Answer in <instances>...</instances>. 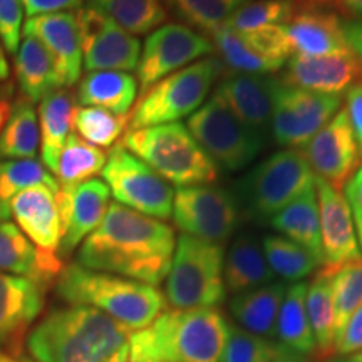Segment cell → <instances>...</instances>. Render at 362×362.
Wrapping results in <instances>:
<instances>
[{"mask_svg": "<svg viewBox=\"0 0 362 362\" xmlns=\"http://www.w3.org/2000/svg\"><path fill=\"white\" fill-rule=\"evenodd\" d=\"M175 245V230L168 223L115 202L81 243L78 264L158 287L168 275Z\"/></svg>", "mask_w": 362, "mask_h": 362, "instance_id": "1", "label": "cell"}, {"mask_svg": "<svg viewBox=\"0 0 362 362\" xmlns=\"http://www.w3.org/2000/svg\"><path fill=\"white\" fill-rule=\"evenodd\" d=\"M131 330L84 305L52 309L29 330L34 362H128Z\"/></svg>", "mask_w": 362, "mask_h": 362, "instance_id": "2", "label": "cell"}, {"mask_svg": "<svg viewBox=\"0 0 362 362\" xmlns=\"http://www.w3.org/2000/svg\"><path fill=\"white\" fill-rule=\"evenodd\" d=\"M228 330L215 307L165 310L131 332L128 362H220Z\"/></svg>", "mask_w": 362, "mask_h": 362, "instance_id": "3", "label": "cell"}, {"mask_svg": "<svg viewBox=\"0 0 362 362\" xmlns=\"http://www.w3.org/2000/svg\"><path fill=\"white\" fill-rule=\"evenodd\" d=\"M56 292L69 305L101 310L131 332L148 327L166 310V298L155 285L86 269L78 262L64 265Z\"/></svg>", "mask_w": 362, "mask_h": 362, "instance_id": "4", "label": "cell"}, {"mask_svg": "<svg viewBox=\"0 0 362 362\" xmlns=\"http://www.w3.org/2000/svg\"><path fill=\"white\" fill-rule=\"evenodd\" d=\"M123 146L178 188L211 185L218 178V166L181 123L129 129Z\"/></svg>", "mask_w": 362, "mask_h": 362, "instance_id": "5", "label": "cell"}, {"mask_svg": "<svg viewBox=\"0 0 362 362\" xmlns=\"http://www.w3.org/2000/svg\"><path fill=\"white\" fill-rule=\"evenodd\" d=\"M223 74L220 59L208 56L158 81L144 90L129 112V129L180 123L200 110Z\"/></svg>", "mask_w": 362, "mask_h": 362, "instance_id": "6", "label": "cell"}, {"mask_svg": "<svg viewBox=\"0 0 362 362\" xmlns=\"http://www.w3.org/2000/svg\"><path fill=\"white\" fill-rule=\"evenodd\" d=\"M223 245L181 233L166 275V302L173 309H205L225 300Z\"/></svg>", "mask_w": 362, "mask_h": 362, "instance_id": "7", "label": "cell"}, {"mask_svg": "<svg viewBox=\"0 0 362 362\" xmlns=\"http://www.w3.org/2000/svg\"><path fill=\"white\" fill-rule=\"evenodd\" d=\"M185 126L211 161L228 171L247 168L265 146V136L240 121L218 90Z\"/></svg>", "mask_w": 362, "mask_h": 362, "instance_id": "8", "label": "cell"}, {"mask_svg": "<svg viewBox=\"0 0 362 362\" xmlns=\"http://www.w3.org/2000/svg\"><path fill=\"white\" fill-rule=\"evenodd\" d=\"M315 185L300 149H280L240 180V197L257 218L270 220Z\"/></svg>", "mask_w": 362, "mask_h": 362, "instance_id": "9", "label": "cell"}, {"mask_svg": "<svg viewBox=\"0 0 362 362\" xmlns=\"http://www.w3.org/2000/svg\"><path fill=\"white\" fill-rule=\"evenodd\" d=\"M101 175L116 203L151 218H171L173 188L123 144L111 149Z\"/></svg>", "mask_w": 362, "mask_h": 362, "instance_id": "10", "label": "cell"}, {"mask_svg": "<svg viewBox=\"0 0 362 362\" xmlns=\"http://www.w3.org/2000/svg\"><path fill=\"white\" fill-rule=\"evenodd\" d=\"M342 98L312 93L275 78L270 129L282 149H302L337 115Z\"/></svg>", "mask_w": 362, "mask_h": 362, "instance_id": "11", "label": "cell"}, {"mask_svg": "<svg viewBox=\"0 0 362 362\" xmlns=\"http://www.w3.org/2000/svg\"><path fill=\"white\" fill-rule=\"evenodd\" d=\"M214 51L211 40L189 25L163 24L148 35L139 54L136 67L139 93L143 94L166 76L211 56Z\"/></svg>", "mask_w": 362, "mask_h": 362, "instance_id": "12", "label": "cell"}, {"mask_svg": "<svg viewBox=\"0 0 362 362\" xmlns=\"http://www.w3.org/2000/svg\"><path fill=\"white\" fill-rule=\"evenodd\" d=\"M171 216L181 233L223 245L237 230L240 215L228 192L202 185L176 189Z\"/></svg>", "mask_w": 362, "mask_h": 362, "instance_id": "13", "label": "cell"}, {"mask_svg": "<svg viewBox=\"0 0 362 362\" xmlns=\"http://www.w3.org/2000/svg\"><path fill=\"white\" fill-rule=\"evenodd\" d=\"M76 19L86 71H136L141 54L139 39L90 6L79 7Z\"/></svg>", "mask_w": 362, "mask_h": 362, "instance_id": "14", "label": "cell"}, {"mask_svg": "<svg viewBox=\"0 0 362 362\" xmlns=\"http://www.w3.org/2000/svg\"><path fill=\"white\" fill-rule=\"evenodd\" d=\"M315 178L341 189L361 165V151L346 110L339 112L300 149Z\"/></svg>", "mask_w": 362, "mask_h": 362, "instance_id": "15", "label": "cell"}, {"mask_svg": "<svg viewBox=\"0 0 362 362\" xmlns=\"http://www.w3.org/2000/svg\"><path fill=\"white\" fill-rule=\"evenodd\" d=\"M61 216L59 257L66 259L101 223L110 208L111 192L103 180L93 178L74 187H59L56 194Z\"/></svg>", "mask_w": 362, "mask_h": 362, "instance_id": "16", "label": "cell"}, {"mask_svg": "<svg viewBox=\"0 0 362 362\" xmlns=\"http://www.w3.org/2000/svg\"><path fill=\"white\" fill-rule=\"evenodd\" d=\"M42 285L0 272V351L19 356L27 330L45 304Z\"/></svg>", "mask_w": 362, "mask_h": 362, "instance_id": "17", "label": "cell"}, {"mask_svg": "<svg viewBox=\"0 0 362 362\" xmlns=\"http://www.w3.org/2000/svg\"><path fill=\"white\" fill-rule=\"evenodd\" d=\"M315 194L319 203L320 245L322 267H339L361 259L352 211L341 189L327 181L315 178Z\"/></svg>", "mask_w": 362, "mask_h": 362, "instance_id": "18", "label": "cell"}, {"mask_svg": "<svg viewBox=\"0 0 362 362\" xmlns=\"http://www.w3.org/2000/svg\"><path fill=\"white\" fill-rule=\"evenodd\" d=\"M361 74L362 61L352 51L317 57L293 54L280 79L293 88L341 96L359 83Z\"/></svg>", "mask_w": 362, "mask_h": 362, "instance_id": "19", "label": "cell"}, {"mask_svg": "<svg viewBox=\"0 0 362 362\" xmlns=\"http://www.w3.org/2000/svg\"><path fill=\"white\" fill-rule=\"evenodd\" d=\"M344 25L346 21L332 8L304 6L296 0V13L284 24V29L292 56L317 57L351 51Z\"/></svg>", "mask_w": 362, "mask_h": 362, "instance_id": "20", "label": "cell"}, {"mask_svg": "<svg viewBox=\"0 0 362 362\" xmlns=\"http://www.w3.org/2000/svg\"><path fill=\"white\" fill-rule=\"evenodd\" d=\"M22 34L34 35L44 44L54 59L62 88H71L78 83L83 71V51L76 12H54L29 17Z\"/></svg>", "mask_w": 362, "mask_h": 362, "instance_id": "21", "label": "cell"}, {"mask_svg": "<svg viewBox=\"0 0 362 362\" xmlns=\"http://www.w3.org/2000/svg\"><path fill=\"white\" fill-rule=\"evenodd\" d=\"M56 194L57 189L47 185H35L17 193L8 203V216L21 232L40 250L52 253H57L61 245V216Z\"/></svg>", "mask_w": 362, "mask_h": 362, "instance_id": "22", "label": "cell"}, {"mask_svg": "<svg viewBox=\"0 0 362 362\" xmlns=\"http://www.w3.org/2000/svg\"><path fill=\"white\" fill-rule=\"evenodd\" d=\"M64 269L57 253L40 250L11 220L0 218V272L49 288Z\"/></svg>", "mask_w": 362, "mask_h": 362, "instance_id": "23", "label": "cell"}, {"mask_svg": "<svg viewBox=\"0 0 362 362\" xmlns=\"http://www.w3.org/2000/svg\"><path fill=\"white\" fill-rule=\"evenodd\" d=\"M274 89L275 76L225 72L216 90L240 121L257 133L265 134L267 128H270Z\"/></svg>", "mask_w": 362, "mask_h": 362, "instance_id": "24", "label": "cell"}, {"mask_svg": "<svg viewBox=\"0 0 362 362\" xmlns=\"http://www.w3.org/2000/svg\"><path fill=\"white\" fill-rule=\"evenodd\" d=\"M22 35L24 39L13 59L16 83L22 98L29 99L30 103H39L54 90L61 89L62 83L54 59L44 44L30 34Z\"/></svg>", "mask_w": 362, "mask_h": 362, "instance_id": "25", "label": "cell"}, {"mask_svg": "<svg viewBox=\"0 0 362 362\" xmlns=\"http://www.w3.org/2000/svg\"><path fill=\"white\" fill-rule=\"evenodd\" d=\"M138 93V81L129 72L93 71L81 78L76 99L81 106L101 107L112 115L129 116Z\"/></svg>", "mask_w": 362, "mask_h": 362, "instance_id": "26", "label": "cell"}, {"mask_svg": "<svg viewBox=\"0 0 362 362\" xmlns=\"http://www.w3.org/2000/svg\"><path fill=\"white\" fill-rule=\"evenodd\" d=\"M285 292V284L272 282L264 287L235 293L230 300V314L240 329L269 339L275 336V324Z\"/></svg>", "mask_w": 362, "mask_h": 362, "instance_id": "27", "label": "cell"}, {"mask_svg": "<svg viewBox=\"0 0 362 362\" xmlns=\"http://www.w3.org/2000/svg\"><path fill=\"white\" fill-rule=\"evenodd\" d=\"M223 280L226 291L240 293L272 284L270 270L262 250V243L252 235H238L223 260Z\"/></svg>", "mask_w": 362, "mask_h": 362, "instance_id": "28", "label": "cell"}, {"mask_svg": "<svg viewBox=\"0 0 362 362\" xmlns=\"http://www.w3.org/2000/svg\"><path fill=\"white\" fill-rule=\"evenodd\" d=\"M269 221L282 237L307 248L322 264L319 203H317L315 185L302 193L297 200L277 211Z\"/></svg>", "mask_w": 362, "mask_h": 362, "instance_id": "29", "label": "cell"}, {"mask_svg": "<svg viewBox=\"0 0 362 362\" xmlns=\"http://www.w3.org/2000/svg\"><path fill=\"white\" fill-rule=\"evenodd\" d=\"M305 310L315 339V362L334 359V300H332V274L327 267H322L310 284H307Z\"/></svg>", "mask_w": 362, "mask_h": 362, "instance_id": "30", "label": "cell"}, {"mask_svg": "<svg viewBox=\"0 0 362 362\" xmlns=\"http://www.w3.org/2000/svg\"><path fill=\"white\" fill-rule=\"evenodd\" d=\"M74 98L69 89H57L45 96L39 104L37 119L40 133V156L49 171L56 168V161L69 138L72 128Z\"/></svg>", "mask_w": 362, "mask_h": 362, "instance_id": "31", "label": "cell"}, {"mask_svg": "<svg viewBox=\"0 0 362 362\" xmlns=\"http://www.w3.org/2000/svg\"><path fill=\"white\" fill-rule=\"evenodd\" d=\"M305 282H296L287 288L275 324V336L284 349L302 357H314L315 339L305 310Z\"/></svg>", "mask_w": 362, "mask_h": 362, "instance_id": "32", "label": "cell"}, {"mask_svg": "<svg viewBox=\"0 0 362 362\" xmlns=\"http://www.w3.org/2000/svg\"><path fill=\"white\" fill-rule=\"evenodd\" d=\"M39 119L34 103L19 96L0 133V160H33L39 149Z\"/></svg>", "mask_w": 362, "mask_h": 362, "instance_id": "33", "label": "cell"}, {"mask_svg": "<svg viewBox=\"0 0 362 362\" xmlns=\"http://www.w3.org/2000/svg\"><path fill=\"white\" fill-rule=\"evenodd\" d=\"M218 52V59L225 67V72L235 74H274L282 69L270 59L262 56L245 39L243 33H238L228 24L221 25L208 35Z\"/></svg>", "mask_w": 362, "mask_h": 362, "instance_id": "34", "label": "cell"}, {"mask_svg": "<svg viewBox=\"0 0 362 362\" xmlns=\"http://www.w3.org/2000/svg\"><path fill=\"white\" fill-rule=\"evenodd\" d=\"M88 6L98 8L131 35L151 34L168 19L163 0H88Z\"/></svg>", "mask_w": 362, "mask_h": 362, "instance_id": "35", "label": "cell"}, {"mask_svg": "<svg viewBox=\"0 0 362 362\" xmlns=\"http://www.w3.org/2000/svg\"><path fill=\"white\" fill-rule=\"evenodd\" d=\"M106 160L107 155L101 148L86 143L78 134H69L52 173L59 187H74L101 173Z\"/></svg>", "mask_w": 362, "mask_h": 362, "instance_id": "36", "label": "cell"}, {"mask_svg": "<svg viewBox=\"0 0 362 362\" xmlns=\"http://www.w3.org/2000/svg\"><path fill=\"white\" fill-rule=\"evenodd\" d=\"M262 250L274 275H279L287 282H300L314 274L317 267H322L307 248L282 235H265L262 240Z\"/></svg>", "mask_w": 362, "mask_h": 362, "instance_id": "37", "label": "cell"}, {"mask_svg": "<svg viewBox=\"0 0 362 362\" xmlns=\"http://www.w3.org/2000/svg\"><path fill=\"white\" fill-rule=\"evenodd\" d=\"M47 185L59 192V183L39 160H4L0 161V218L8 220V203L17 193Z\"/></svg>", "mask_w": 362, "mask_h": 362, "instance_id": "38", "label": "cell"}, {"mask_svg": "<svg viewBox=\"0 0 362 362\" xmlns=\"http://www.w3.org/2000/svg\"><path fill=\"white\" fill-rule=\"evenodd\" d=\"M129 123L128 116L93 106H76L72 112V128L81 139L98 148L115 146Z\"/></svg>", "mask_w": 362, "mask_h": 362, "instance_id": "39", "label": "cell"}, {"mask_svg": "<svg viewBox=\"0 0 362 362\" xmlns=\"http://www.w3.org/2000/svg\"><path fill=\"white\" fill-rule=\"evenodd\" d=\"M332 274V300H334V327L336 337L352 314L362 305V257L330 269Z\"/></svg>", "mask_w": 362, "mask_h": 362, "instance_id": "40", "label": "cell"}, {"mask_svg": "<svg viewBox=\"0 0 362 362\" xmlns=\"http://www.w3.org/2000/svg\"><path fill=\"white\" fill-rule=\"evenodd\" d=\"M181 19L203 35L228 24L232 16L248 0H168Z\"/></svg>", "mask_w": 362, "mask_h": 362, "instance_id": "41", "label": "cell"}, {"mask_svg": "<svg viewBox=\"0 0 362 362\" xmlns=\"http://www.w3.org/2000/svg\"><path fill=\"white\" fill-rule=\"evenodd\" d=\"M296 13V0H255L245 2L233 13L228 25L238 33H250L269 25H284Z\"/></svg>", "mask_w": 362, "mask_h": 362, "instance_id": "42", "label": "cell"}, {"mask_svg": "<svg viewBox=\"0 0 362 362\" xmlns=\"http://www.w3.org/2000/svg\"><path fill=\"white\" fill-rule=\"evenodd\" d=\"M279 352L280 344L247 332L238 325H230L220 362H274Z\"/></svg>", "mask_w": 362, "mask_h": 362, "instance_id": "43", "label": "cell"}, {"mask_svg": "<svg viewBox=\"0 0 362 362\" xmlns=\"http://www.w3.org/2000/svg\"><path fill=\"white\" fill-rule=\"evenodd\" d=\"M24 25V6L21 0H0V40L8 54H16L21 45Z\"/></svg>", "mask_w": 362, "mask_h": 362, "instance_id": "44", "label": "cell"}, {"mask_svg": "<svg viewBox=\"0 0 362 362\" xmlns=\"http://www.w3.org/2000/svg\"><path fill=\"white\" fill-rule=\"evenodd\" d=\"M362 351V305L357 309L334 342V357L352 356Z\"/></svg>", "mask_w": 362, "mask_h": 362, "instance_id": "45", "label": "cell"}, {"mask_svg": "<svg viewBox=\"0 0 362 362\" xmlns=\"http://www.w3.org/2000/svg\"><path fill=\"white\" fill-rule=\"evenodd\" d=\"M349 117V123L354 133L356 143L359 146L362 156V86L357 83L347 90L346 94V107H344Z\"/></svg>", "mask_w": 362, "mask_h": 362, "instance_id": "46", "label": "cell"}, {"mask_svg": "<svg viewBox=\"0 0 362 362\" xmlns=\"http://www.w3.org/2000/svg\"><path fill=\"white\" fill-rule=\"evenodd\" d=\"M27 16H42V13L64 12L69 8H79L83 0H21Z\"/></svg>", "mask_w": 362, "mask_h": 362, "instance_id": "47", "label": "cell"}, {"mask_svg": "<svg viewBox=\"0 0 362 362\" xmlns=\"http://www.w3.org/2000/svg\"><path fill=\"white\" fill-rule=\"evenodd\" d=\"M344 197L349 203L354 225L362 223V163L359 168L354 171L349 181L344 185Z\"/></svg>", "mask_w": 362, "mask_h": 362, "instance_id": "48", "label": "cell"}, {"mask_svg": "<svg viewBox=\"0 0 362 362\" xmlns=\"http://www.w3.org/2000/svg\"><path fill=\"white\" fill-rule=\"evenodd\" d=\"M334 11L346 22H362V0H337Z\"/></svg>", "mask_w": 362, "mask_h": 362, "instance_id": "49", "label": "cell"}, {"mask_svg": "<svg viewBox=\"0 0 362 362\" xmlns=\"http://www.w3.org/2000/svg\"><path fill=\"white\" fill-rule=\"evenodd\" d=\"M13 104V84L11 81L0 83V133L6 126Z\"/></svg>", "mask_w": 362, "mask_h": 362, "instance_id": "50", "label": "cell"}, {"mask_svg": "<svg viewBox=\"0 0 362 362\" xmlns=\"http://www.w3.org/2000/svg\"><path fill=\"white\" fill-rule=\"evenodd\" d=\"M344 33L351 51L362 61V22H346Z\"/></svg>", "mask_w": 362, "mask_h": 362, "instance_id": "51", "label": "cell"}, {"mask_svg": "<svg viewBox=\"0 0 362 362\" xmlns=\"http://www.w3.org/2000/svg\"><path fill=\"white\" fill-rule=\"evenodd\" d=\"M274 362H307V361H305V357L293 354V352L284 349V347L280 346V352H279V356L275 357Z\"/></svg>", "mask_w": 362, "mask_h": 362, "instance_id": "52", "label": "cell"}, {"mask_svg": "<svg viewBox=\"0 0 362 362\" xmlns=\"http://www.w3.org/2000/svg\"><path fill=\"white\" fill-rule=\"evenodd\" d=\"M297 2L304 4V6H312V7H324V8H332L336 6L337 0H297Z\"/></svg>", "mask_w": 362, "mask_h": 362, "instance_id": "53", "label": "cell"}, {"mask_svg": "<svg viewBox=\"0 0 362 362\" xmlns=\"http://www.w3.org/2000/svg\"><path fill=\"white\" fill-rule=\"evenodd\" d=\"M7 78H8V64H7L6 54L2 51V45H0V83L7 81Z\"/></svg>", "mask_w": 362, "mask_h": 362, "instance_id": "54", "label": "cell"}, {"mask_svg": "<svg viewBox=\"0 0 362 362\" xmlns=\"http://www.w3.org/2000/svg\"><path fill=\"white\" fill-rule=\"evenodd\" d=\"M0 362H29L25 359H19V357L12 356V354H7V352L0 351Z\"/></svg>", "mask_w": 362, "mask_h": 362, "instance_id": "55", "label": "cell"}, {"mask_svg": "<svg viewBox=\"0 0 362 362\" xmlns=\"http://www.w3.org/2000/svg\"><path fill=\"white\" fill-rule=\"evenodd\" d=\"M356 228H357V242H359V250H361V255H362V223L356 225Z\"/></svg>", "mask_w": 362, "mask_h": 362, "instance_id": "56", "label": "cell"}, {"mask_svg": "<svg viewBox=\"0 0 362 362\" xmlns=\"http://www.w3.org/2000/svg\"><path fill=\"white\" fill-rule=\"evenodd\" d=\"M351 361H354V362H362V351H359V352H356V354H352V357H351Z\"/></svg>", "mask_w": 362, "mask_h": 362, "instance_id": "57", "label": "cell"}, {"mask_svg": "<svg viewBox=\"0 0 362 362\" xmlns=\"http://www.w3.org/2000/svg\"><path fill=\"white\" fill-rule=\"evenodd\" d=\"M330 362H354V361H351V359H339V361H330Z\"/></svg>", "mask_w": 362, "mask_h": 362, "instance_id": "58", "label": "cell"}, {"mask_svg": "<svg viewBox=\"0 0 362 362\" xmlns=\"http://www.w3.org/2000/svg\"><path fill=\"white\" fill-rule=\"evenodd\" d=\"M359 84L362 86V74H361V79H359Z\"/></svg>", "mask_w": 362, "mask_h": 362, "instance_id": "59", "label": "cell"}]
</instances>
